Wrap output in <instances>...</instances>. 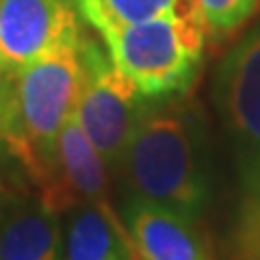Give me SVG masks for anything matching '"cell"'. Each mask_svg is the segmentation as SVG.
I'll use <instances>...</instances> for the list:
<instances>
[{
    "label": "cell",
    "instance_id": "1",
    "mask_svg": "<svg viewBox=\"0 0 260 260\" xmlns=\"http://www.w3.org/2000/svg\"><path fill=\"white\" fill-rule=\"evenodd\" d=\"M115 180L124 198L154 202L200 221L213 182L198 111L172 98L150 100Z\"/></svg>",
    "mask_w": 260,
    "mask_h": 260
},
{
    "label": "cell",
    "instance_id": "2",
    "mask_svg": "<svg viewBox=\"0 0 260 260\" xmlns=\"http://www.w3.org/2000/svg\"><path fill=\"white\" fill-rule=\"evenodd\" d=\"M213 98L234 167V213L225 256L260 260V24L223 56Z\"/></svg>",
    "mask_w": 260,
    "mask_h": 260
},
{
    "label": "cell",
    "instance_id": "3",
    "mask_svg": "<svg viewBox=\"0 0 260 260\" xmlns=\"http://www.w3.org/2000/svg\"><path fill=\"white\" fill-rule=\"evenodd\" d=\"M83 78L80 37L52 48L18 72L0 74V93L20 165L35 186H42L52 174L56 141L76 113Z\"/></svg>",
    "mask_w": 260,
    "mask_h": 260
},
{
    "label": "cell",
    "instance_id": "4",
    "mask_svg": "<svg viewBox=\"0 0 260 260\" xmlns=\"http://www.w3.org/2000/svg\"><path fill=\"white\" fill-rule=\"evenodd\" d=\"M113 65L148 100H167L193 85L204 56L206 26L195 3L165 18L100 35Z\"/></svg>",
    "mask_w": 260,
    "mask_h": 260
},
{
    "label": "cell",
    "instance_id": "5",
    "mask_svg": "<svg viewBox=\"0 0 260 260\" xmlns=\"http://www.w3.org/2000/svg\"><path fill=\"white\" fill-rule=\"evenodd\" d=\"M80 54L85 78L74 115L115 180L150 100L113 65L111 56L91 37L80 35Z\"/></svg>",
    "mask_w": 260,
    "mask_h": 260
},
{
    "label": "cell",
    "instance_id": "6",
    "mask_svg": "<svg viewBox=\"0 0 260 260\" xmlns=\"http://www.w3.org/2000/svg\"><path fill=\"white\" fill-rule=\"evenodd\" d=\"M80 37L74 0H0V74Z\"/></svg>",
    "mask_w": 260,
    "mask_h": 260
},
{
    "label": "cell",
    "instance_id": "7",
    "mask_svg": "<svg viewBox=\"0 0 260 260\" xmlns=\"http://www.w3.org/2000/svg\"><path fill=\"white\" fill-rule=\"evenodd\" d=\"M0 260H61V213L35 184H0Z\"/></svg>",
    "mask_w": 260,
    "mask_h": 260
},
{
    "label": "cell",
    "instance_id": "8",
    "mask_svg": "<svg viewBox=\"0 0 260 260\" xmlns=\"http://www.w3.org/2000/svg\"><path fill=\"white\" fill-rule=\"evenodd\" d=\"M37 189L59 213L78 202H89L117 213L113 206V176L89 137L83 133L76 115H72L63 126L56 141L52 174Z\"/></svg>",
    "mask_w": 260,
    "mask_h": 260
},
{
    "label": "cell",
    "instance_id": "9",
    "mask_svg": "<svg viewBox=\"0 0 260 260\" xmlns=\"http://www.w3.org/2000/svg\"><path fill=\"white\" fill-rule=\"evenodd\" d=\"M121 221L139 260H215L200 221L178 210L126 198Z\"/></svg>",
    "mask_w": 260,
    "mask_h": 260
},
{
    "label": "cell",
    "instance_id": "10",
    "mask_svg": "<svg viewBox=\"0 0 260 260\" xmlns=\"http://www.w3.org/2000/svg\"><path fill=\"white\" fill-rule=\"evenodd\" d=\"M61 260H137V251L117 213L78 202L61 213Z\"/></svg>",
    "mask_w": 260,
    "mask_h": 260
},
{
    "label": "cell",
    "instance_id": "11",
    "mask_svg": "<svg viewBox=\"0 0 260 260\" xmlns=\"http://www.w3.org/2000/svg\"><path fill=\"white\" fill-rule=\"evenodd\" d=\"M191 3L193 0H74L80 18L95 28L98 35L128 24L174 15Z\"/></svg>",
    "mask_w": 260,
    "mask_h": 260
},
{
    "label": "cell",
    "instance_id": "12",
    "mask_svg": "<svg viewBox=\"0 0 260 260\" xmlns=\"http://www.w3.org/2000/svg\"><path fill=\"white\" fill-rule=\"evenodd\" d=\"M204 20L206 32L217 37L232 35L254 15L260 0H193Z\"/></svg>",
    "mask_w": 260,
    "mask_h": 260
},
{
    "label": "cell",
    "instance_id": "13",
    "mask_svg": "<svg viewBox=\"0 0 260 260\" xmlns=\"http://www.w3.org/2000/svg\"><path fill=\"white\" fill-rule=\"evenodd\" d=\"M11 165H20V158H18V150H15V141H13V135H11V121H9V113H7V104H5V98L0 93V184L7 182L5 176L9 172Z\"/></svg>",
    "mask_w": 260,
    "mask_h": 260
}]
</instances>
